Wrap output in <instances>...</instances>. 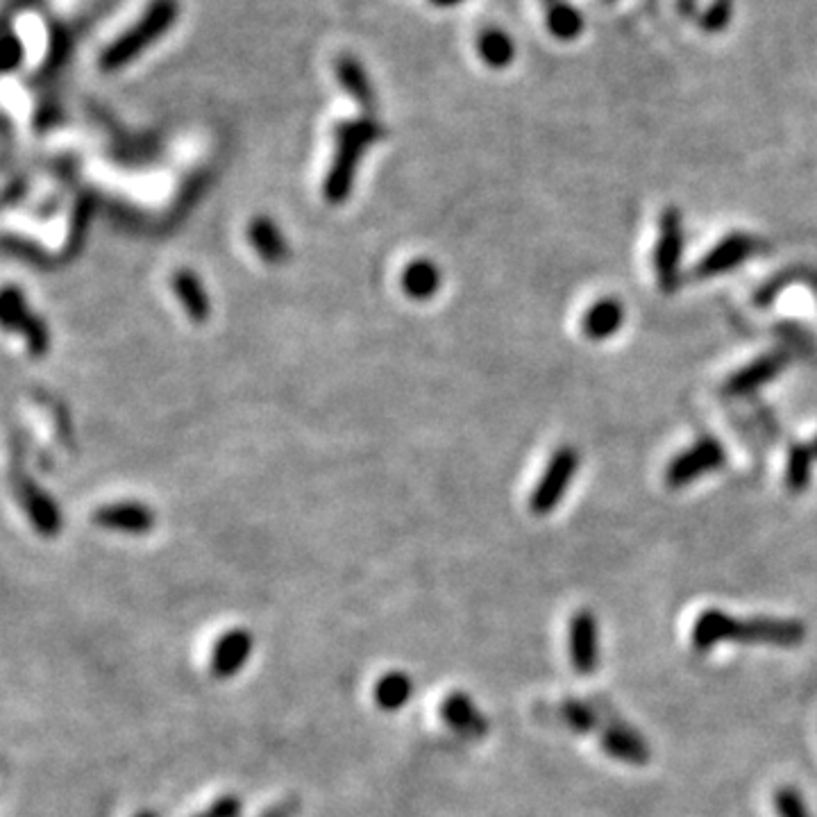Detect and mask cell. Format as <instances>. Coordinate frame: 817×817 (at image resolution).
<instances>
[{"mask_svg":"<svg viewBox=\"0 0 817 817\" xmlns=\"http://www.w3.org/2000/svg\"><path fill=\"white\" fill-rule=\"evenodd\" d=\"M806 638V627L797 620L781 618H749L738 620L720 609H706L699 613L690 643L697 652H709L720 643L740 645H772V647H797Z\"/></svg>","mask_w":817,"mask_h":817,"instance_id":"1","label":"cell"},{"mask_svg":"<svg viewBox=\"0 0 817 817\" xmlns=\"http://www.w3.org/2000/svg\"><path fill=\"white\" fill-rule=\"evenodd\" d=\"M180 16L178 0H150L148 10L141 14V19L121 32L112 44H109L103 55H100V69L119 71L123 66L139 60L143 50L155 46L168 30L173 28Z\"/></svg>","mask_w":817,"mask_h":817,"instance_id":"2","label":"cell"},{"mask_svg":"<svg viewBox=\"0 0 817 817\" xmlns=\"http://www.w3.org/2000/svg\"><path fill=\"white\" fill-rule=\"evenodd\" d=\"M382 134L384 130L373 119L348 121L336 128V153L330 173L325 178L327 202L341 205V202L348 200L352 184H355L359 159Z\"/></svg>","mask_w":817,"mask_h":817,"instance_id":"3","label":"cell"},{"mask_svg":"<svg viewBox=\"0 0 817 817\" xmlns=\"http://www.w3.org/2000/svg\"><path fill=\"white\" fill-rule=\"evenodd\" d=\"M681 255H684V216L677 207H668L661 216V234L654 250L656 280L668 296L679 289Z\"/></svg>","mask_w":817,"mask_h":817,"instance_id":"4","label":"cell"},{"mask_svg":"<svg viewBox=\"0 0 817 817\" xmlns=\"http://www.w3.org/2000/svg\"><path fill=\"white\" fill-rule=\"evenodd\" d=\"M577 468L579 452L572 448V445H563V448L554 452V457L547 463L541 482L534 488L532 500H529V507H532L536 516H547V513L557 509V504L566 498Z\"/></svg>","mask_w":817,"mask_h":817,"instance_id":"5","label":"cell"},{"mask_svg":"<svg viewBox=\"0 0 817 817\" xmlns=\"http://www.w3.org/2000/svg\"><path fill=\"white\" fill-rule=\"evenodd\" d=\"M727 461V454H724L722 443L713 436H702L693 448H688L670 461V466L665 468V484L670 488H681L695 479L711 475L713 470H718Z\"/></svg>","mask_w":817,"mask_h":817,"instance_id":"6","label":"cell"},{"mask_svg":"<svg viewBox=\"0 0 817 817\" xmlns=\"http://www.w3.org/2000/svg\"><path fill=\"white\" fill-rule=\"evenodd\" d=\"M758 248H761V243L752 234H729L711 252H706L704 259L695 266V277L706 280V277H718L734 271L743 261L756 255Z\"/></svg>","mask_w":817,"mask_h":817,"instance_id":"7","label":"cell"},{"mask_svg":"<svg viewBox=\"0 0 817 817\" xmlns=\"http://www.w3.org/2000/svg\"><path fill=\"white\" fill-rule=\"evenodd\" d=\"M252 634L243 627H234L216 640L212 647V656H209V672L214 679H232L246 668V663L252 654Z\"/></svg>","mask_w":817,"mask_h":817,"instance_id":"8","label":"cell"},{"mask_svg":"<svg viewBox=\"0 0 817 817\" xmlns=\"http://www.w3.org/2000/svg\"><path fill=\"white\" fill-rule=\"evenodd\" d=\"M570 661L584 677L600 665V627L593 611L581 609L570 620Z\"/></svg>","mask_w":817,"mask_h":817,"instance_id":"9","label":"cell"},{"mask_svg":"<svg viewBox=\"0 0 817 817\" xmlns=\"http://www.w3.org/2000/svg\"><path fill=\"white\" fill-rule=\"evenodd\" d=\"M155 513L141 502H116L105 504L94 513V522L107 532H119L128 536H143L153 532Z\"/></svg>","mask_w":817,"mask_h":817,"instance_id":"10","label":"cell"},{"mask_svg":"<svg viewBox=\"0 0 817 817\" xmlns=\"http://www.w3.org/2000/svg\"><path fill=\"white\" fill-rule=\"evenodd\" d=\"M441 718L448 722V727L459 731L466 738H484L491 729V724L484 718V713L477 709L473 697L454 690L441 704Z\"/></svg>","mask_w":817,"mask_h":817,"instance_id":"11","label":"cell"},{"mask_svg":"<svg viewBox=\"0 0 817 817\" xmlns=\"http://www.w3.org/2000/svg\"><path fill=\"white\" fill-rule=\"evenodd\" d=\"M21 502H23L25 513H28V518L32 522V527H35L41 536L53 538L62 532V513L46 493H41V488L23 486Z\"/></svg>","mask_w":817,"mask_h":817,"instance_id":"12","label":"cell"},{"mask_svg":"<svg viewBox=\"0 0 817 817\" xmlns=\"http://www.w3.org/2000/svg\"><path fill=\"white\" fill-rule=\"evenodd\" d=\"M602 749L609 756L629 765H645L652 758V749L645 738L625 727H611L604 731Z\"/></svg>","mask_w":817,"mask_h":817,"instance_id":"13","label":"cell"},{"mask_svg":"<svg viewBox=\"0 0 817 817\" xmlns=\"http://www.w3.org/2000/svg\"><path fill=\"white\" fill-rule=\"evenodd\" d=\"M786 368V357L781 355H768L756 359L754 364H749L745 368H740L738 373L727 382V393L729 395H747L754 393L756 389H761L763 384L772 382L781 370Z\"/></svg>","mask_w":817,"mask_h":817,"instance_id":"14","label":"cell"},{"mask_svg":"<svg viewBox=\"0 0 817 817\" xmlns=\"http://www.w3.org/2000/svg\"><path fill=\"white\" fill-rule=\"evenodd\" d=\"M622 323H625V307L616 298H604L586 311L584 316V334L591 341L611 339L613 334L620 332Z\"/></svg>","mask_w":817,"mask_h":817,"instance_id":"15","label":"cell"},{"mask_svg":"<svg viewBox=\"0 0 817 817\" xmlns=\"http://www.w3.org/2000/svg\"><path fill=\"white\" fill-rule=\"evenodd\" d=\"M173 291L178 300L182 302L184 311L191 320L196 323H205L212 314V302L205 291V284L200 282V277L193 271H178L173 277Z\"/></svg>","mask_w":817,"mask_h":817,"instance_id":"16","label":"cell"},{"mask_svg":"<svg viewBox=\"0 0 817 817\" xmlns=\"http://www.w3.org/2000/svg\"><path fill=\"white\" fill-rule=\"evenodd\" d=\"M248 239L252 248L259 252V257L268 261V264H282L289 257V246L282 237V230L275 221L266 216H259L248 227Z\"/></svg>","mask_w":817,"mask_h":817,"instance_id":"17","label":"cell"},{"mask_svg":"<svg viewBox=\"0 0 817 817\" xmlns=\"http://www.w3.org/2000/svg\"><path fill=\"white\" fill-rule=\"evenodd\" d=\"M336 80H339V84L345 89V94L352 100H357L361 107L364 109L375 107L373 84H370L364 66H361L355 57L343 55L341 60L336 62Z\"/></svg>","mask_w":817,"mask_h":817,"instance_id":"18","label":"cell"},{"mask_svg":"<svg viewBox=\"0 0 817 817\" xmlns=\"http://www.w3.org/2000/svg\"><path fill=\"white\" fill-rule=\"evenodd\" d=\"M414 695V681L400 670H393L389 675L379 677L373 688V699L379 709L386 713H395L409 704Z\"/></svg>","mask_w":817,"mask_h":817,"instance_id":"19","label":"cell"},{"mask_svg":"<svg viewBox=\"0 0 817 817\" xmlns=\"http://www.w3.org/2000/svg\"><path fill=\"white\" fill-rule=\"evenodd\" d=\"M477 50L482 62L486 66H491V69H507V66L516 60V44H513V39L500 28L484 30L482 35H479Z\"/></svg>","mask_w":817,"mask_h":817,"instance_id":"20","label":"cell"},{"mask_svg":"<svg viewBox=\"0 0 817 817\" xmlns=\"http://www.w3.org/2000/svg\"><path fill=\"white\" fill-rule=\"evenodd\" d=\"M25 309L28 307L23 305L21 293L16 296V307H12V302L5 300V325L19 327V330L25 334V339H28L30 350L35 352V355H44L48 348V332L44 330V323H41L39 318L30 316Z\"/></svg>","mask_w":817,"mask_h":817,"instance_id":"21","label":"cell"},{"mask_svg":"<svg viewBox=\"0 0 817 817\" xmlns=\"http://www.w3.org/2000/svg\"><path fill=\"white\" fill-rule=\"evenodd\" d=\"M402 286L407 291L409 298L414 300H427L432 298L441 286V271L439 266H434L432 261L418 259L414 264L407 266V271L402 275Z\"/></svg>","mask_w":817,"mask_h":817,"instance_id":"22","label":"cell"},{"mask_svg":"<svg viewBox=\"0 0 817 817\" xmlns=\"http://www.w3.org/2000/svg\"><path fill=\"white\" fill-rule=\"evenodd\" d=\"M547 30L561 41H572L584 30V16L568 3H554L547 12Z\"/></svg>","mask_w":817,"mask_h":817,"instance_id":"23","label":"cell"},{"mask_svg":"<svg viewBox=\"0 0 817 817\" xmlns=\"http://www.w3.org/2000/svg\"><path fill=\"white\" fill-rule=\"evenodd\" d=\"M815 454L811 450V445H793L790 448L788 457V473H786V484L790 488V493H804L808 482H811V468H813Z\"/></svg>","mask_w":817,"mask_h":817,"instance_id":"24","label":"cell"},{"mask_svg":"<svg viewBox=\"0 0 817 817\" xmlns=\"http://www.w3.org/2000/svg\"><path fill=\"white\" fill-rule=\"evenodd\" d=\"M774 811L779 817H811V811L804 802V795L793 786H783L774 793Z\"/></svg>","mask_w":817,"mask_h":817,"instance_id":"25","label":"cell"},{"mask_svg":"<svg viewBox=\"0 0 817 817\" xmlns=\"http://www.w3.org/2000/svg\"><path fill=\"white\" fill-rule=\"evenodd\" d=\"M561 713H563V718H566V722L570 724V727L575 731H581V734H588V731H593L595 724H597L595 713L588 709L586 704L575 702V699H570V702L563 704Z\"/></svg>","mask_w":817,"mask_h":817,"instance_id":"26","label":"cell"},{"mask_svg":"<svg viewBox=\"0 0 817 817\" xmlns=\"http://www.w3.org/2000/svg\"><path fill=\"white\" fill-rule=\"evenodd\" d=\"M241 811H243V804L239 797L223 795V797L214 799V802L209 804L205 811H200L191 817H241Z\"/></svg>","mask_w":817,"mask_h":817,"instance_id":"27","label":"cell"},{"mask_svg":"<svg viewBox=\"0 0 817 817\" xmlns=\"http://www.w3.org/2000/svg\"><path fill=\"white\" fill-rule=\"evenodd\" d=\"M3 53H5V60H3V71L5 73H12L14 69H19L25 60V48H23V41L19 39V35L12 30L5 32V39H3Z\"/></svg>","mask_w":817,"mask_h":817,"instance_id":"28","label":"cell"},{"mask_svg":"<svg viewBox=\"0 0 817 817\" xmlns=\"http://www.w3.org/2000/svg\"><path fill=\"white\" fill-rule=\"evenodd\" d=\"M729 14H731V0H718V3H715L709 12H706L702 25L706 30H720L729 23Z\"/></svg>","mask_w":817,"mask_h":817,"instance_id":"29","label":"cell"},{"mask_svg":"<svg viewBox=\"0 0 817 817\" xmlns=\"http://www.w3.org/2000/svg\"><path fill=\"white\" fill-rule=\"evenodd\" d=\"M298 806H300L298 799L289 797V799H284V802L268 808L266 813H261V817H293L298 811Z\"/></svg>","mask_w":817,"mask_h":817,"instance_id":"30","label":"cell"},{"mask_svg":"<svg viewBox=\"0 0 817 817\" xmlns=\"http://www.w3.org/2000/svg\"><path fill=\"white\" fill-rule=\"evenodd\" d=\"M463 0H432V5L436 7H452V5H459Z\"/></svg>","mask_w":817,"mask_h":817,"instance_id":"31","label":"cell"},{"mask_svg":"<svg viewBox=\"0 0 817 817\" xmlns=\"http://www.w3.org/2000/svg\"><path fill=\"white\" fill-rule=\"evenodd\" d=\"M134 817H157L153 811H141V813H137Z\"/></svg>","mask_w":817,"mask_h":817,"instance_id":"32","label":"cell"},{"mask_svg":"<svg viewBox=\"0 0 817 817\" xmlns=\"http://www.w3.org/2000/svg\"><path fill=\"white\" fill-rule=\"evenodd\" d=\"M811 450H813V454H815V459H817V436L813 439V443H811Z\"/></svg>","mask_w":817,"mask_h":817,"instance_id":"33","label":"cell"}]
</instances>
